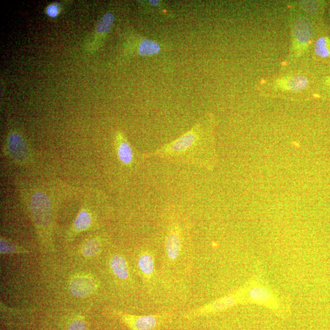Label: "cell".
I'll list each match as a JSON object with an SVG mask.
<instances>
[{
    "mask_svg": "<svg viewBox=\"0 0 330 330\" xmlns=\"http://www.w3.org/2000/svg\"><path fill=\"white\" fill-rule=\"evenodd\" d=\"M162 50V46L158 42L148 39H142L138 47V52L142 56L158 55Z\"/></svg>",
    "mask_w": 330,
    "mask_h": 330,
    "instance_id": "13",
    "label": "cell"
},
{
    "mask_svg": "<svg viewBox=\"0 0 330 330\" xmlns=\"http://www.w3.org/2000/svg\"><path fill=\"white\" fill-rule=\"evenodd\" d=\"M68 330H87L85 323L81 319L75 320L70 325Z\"/></svg>",
    "mask_w": 330,
    "mask_h": 330,
    "instance_id": "20",
    "label": "cell"
},
{
    "mask_svg": "<svg viewBox=\"0 0 330 330\" xmlns=\"http://www.w3.org/2000/svg\"><path fill=\"white\" fill-rule=\"evenodd\" d=\"M183 234L182 227L176 219L169 223L165 239V254L169 262H174L179 258L182 250Z\"/></svg>",
    "mask_w": 330,
    "mask_h": 330,
    "instance_id": "4",
    "label": "cell"
},
{
    "mask_svg": "<svg viewBox=\"0 0 330 330\" xmlns=\"http://www.w3.org/2000/svg\"><path fill=\"white\" fill-rule=\"evenodd\" d=\"M122 321L132 330H160L165 324L171 321L174 313L168 311L154 315L134 316L115 311Z\"/></svg>",
    "mask_w": 330,
    "mask_h": 330,
    "instance_id": "3",
    "label": "cell"
},
{
    "mask_svg": "<svg viewBox=\"0 0 330 330\" xmlns=\"http://www.w3.org/2000/svg\"><path fill=\"white\" fill-rule=\"evenodd\" d=\"M110 266L113 275L118 279L123 281L129 279V266L124 257L121 255L113 256L110 261Z\"/></svg>",
    "mask_w": 330,
    "mask_h": 330,
    "instance_id": "11",
    "label": "cell"
},
{
    "mask_svg": "<svg viewBox=\"0 0 330 330\" xmlns=\"http://www.w3.org/2000/svg\"><path fill=\"white\" fill-rule=\"evenodd\" d=\"M249 296L254 301L264 302L271 298L272 294L269 289L262 287H257L251 289L249 292Z\"/></svg>",
    "mask_w": 330,
    "mask_h": 330,
    "instance_id": "15",
    "label": "cell"
},
{
    "mask_svg": "<svg viewBox=\"0 0 330 330\" xmlns=\"http://www.w3.org/2000/svg\"><path fill=\"white\" fill-rule=\"evenodd\" d=\"M315 52L320 57H328L330 55L328 40L325 37L319 38L315 44Z\"/></svg>",
    "mask_w": 330,
    "mask_h": 330,
    "instance_id": "18",
    "label": "cell"
},
{
    "mask_svg": "<svg viewBox=\"0 0 330 330\" xmlns=\"http://www.w3.org/2000/svg\"><path fill=\"white\" fill-rule=\"evenodd\" d=\"M211 126L210 117L204 116L182 136L153 152L144 154L143 158H159L212 169L216 156Z\"/></svg>",
    "mask_w": 330,
    "mask_h": 330,
    "instance_id": "1",
    "label": "cell"
},
{
    "mask_svg": "<svg viewBox=\"0 0 330 330\" xmlns=\"http://www.w3.org/2000/svg\"><path fill=\"white\" fill-rule=\"evenodd\" d=\"M96 280L90 275L78 274L72 278L69 283V290L73 296L84 298L96 291Z\"/></svg>",
    "mask_w": 330,
    "mask_h": 330,
    "instance_id": "6",
    "label": "cell"
},
{
    "mask_svg": "<svg viewBox=\"0 0 330 330\" xmlns=\"http://www.w3.org/2000/svg\"><path fill=\"white\" fill-rule=\"evenodd\" d=\"M115 145L119 161L124 166L131 167L134 162L133 149L123 134L116 135Z\"/></svg>",
    "mask_w": 330,
    "mask_h": 330,
    "instance_id": "9",
    "label": "cell"
},
{
    "mask_svg": "<svg viewBox=\"0 0 330 330\" xmlns=\"http://www.w3.org/2000/svg\"><path fill=\"white\" fill-rule=\"evenodd\" d=\"M294 34L299 42L307 44L312 36V28L309 21L300 18L295 24Z\"/></svg>",
    "mask_w": 330,
    "mask_h": 330,
    "instance_id": "12",
    "label": "cell"
},
{
    "mask_svg": "<svg viewBox=\"0 0 330 330\" xmlns=\"http://www.w3.org/2000/svg\"><path fill=\"white\" fill-rule=\"evenodd\" d=\"M138 267L146 281L150 282L155 274V261L150 251H143L140 254L137 261Z\"/></svg>",
    "mask_w": 330,
    "mask_h": 330,
    "instance_id": "10",
    "label": "cell"
},
{
    "mask_svg": "<svg viewBox=\"0 0 330 330\" xmlns=\"http://www.w3.org/2000/svg\"><path fill=\"white\" fill-rule=\"evenodd\" d=\"M0 253L2 254H11L28 253L25 248L8 242L3 238L0 240Z\"/></svg>",
    "mask_w": 330,
    "mask_h": 330,
    "instance_id": "16",
    "label": "cell"
},
{
    "mask_svg": "<svg viewBox=\"0 0 330 330\" xmlns=\"http://www.w3.org/2000/svg\"><path fill=\"white\" fill-rule=\"evenodd\" d=\"M93 223V213L90 206L86 201V203L83 205L79 213H78L76 218L73 223L71 228L68 233V239H71L75 235L87 231L90 229Z\"/></svg>",
    "mask_w": 330,
    "mask_h": 330,
    "instance_id": "8",
    "label": "cell"
},
{
    "mask_svg": "<svg viewBox=\"0 0 330 330\" xmlns=\"http://www.w3.org/2000/svg\"><path fill=\"white\" fill-rule=\"evenodd\" d=\"M115 21V16L113 13L107 12L103 16L101 20L97 23L96 31L99 34H105L110 30Z\"/></svg>",
    "mask_w": 330,
    "mask_h": 330,
    "instance_id": "17",
    "label": "cell"
},
{
    "mask_svg": "<svg viewBox=\"0 0 330 330\" xmlns=\"http://www.w3.org/2000/svg\"><path fill=\"white\" fill-rule=\"evenodd\" d=\"M235 303H236V298L234 296L224 297L223 298L216 300L212 304L189 311L185 314L184 318L187 320H191L210 314L220 312L233 307Z\"/></svg>",
    "mask_w": 330,
    "mask_h": 330,
    "instance_id": "7",
    "label": "cell"
},
{
    "mask_svg": "<svg viewBox=\"0 0 330 330\" xmlns=\"http://www.w3.org/2000/svg\"><path fill=\"white\" fill-rule=\"evenodd\" d=\"M47 14L51 17H55L58 14V8L56 5H51L47 10Z\"/></svg>",
    "mask_w": 330,
    "mask_h": 330,
    "instance_id": "21",
    "label": "cell"
},
{
    "mask_svg": "<svg viewBox=\"0 0 330 330\" xmlns=\"http://www.w3.org/2000/svg\"><path fill=\"white\" fill-rule=\"evenodd\" d=\"M31 212L36 228L42 239L49 237L53 221L52 204L44 191L36 190L30 200Z\"/></svg>",
    "mask_w": 330,
    "mask_h": 330,
    "instance_id": "2",
    "label": "cell"
},
{
    "mask_svg": "<svg viewBox=\"0 0 330 330\" xmlns=\"http://www.w3.org/2000/svg\"><path fill=\"white\" fill-rule=\"evenodd\" d=\"M101 240L97 238H91L86 240L82 247V254L86 258L96 256L101 251Z\"/></svg>",
    "mask_w": 330,
    "mask_h": 330,
    "instance_id": "14",
    "label": "cell"
},
{
    "mask_svg": "<svg viewBox=\"0 0 330 330\" xmlns=\"http://www.w3.org/2000/svg\"><path fill=\"white\" fill-rule=\"evenodd\" d=\"M308 80L307 78L298 76L291 78L287 83V87L291 91H301L307 87Z\"/></svg>",
    "mask_w": 330,
    "mask_h": 330,
    "instance_id": "19",
    "label": "cell"
},
{
    "mask_svg": "<svg viewBox=\"0 0 330 330\" xmlns=\"http://www.w3.org/2000/svg\"><path fill=\"white\" fill-rule=\"evenodd\" d=\"M7 151L10 158L18 164H28L31 161L30 150L23 138L17 134L10 135L7 140Z\"/></svg>",
    "mask_w": 330,
    "mask_h": 330,
    "instance_id": "5",
    "label": "cell"
}]
</instances>
